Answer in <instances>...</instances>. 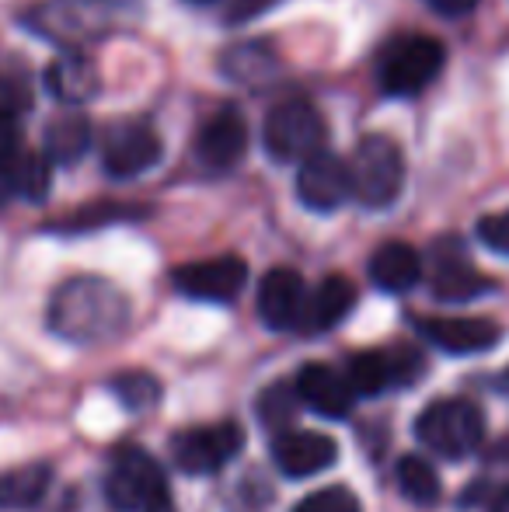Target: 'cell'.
Returning <instances> with one entry per match:
<instances>
[{
  "mask_svg": "<svg viewBox=\"0 0 509 512\" xmlns=\"http://www.w3.org/2000/svg\"><path fill=\"white\" fill-rule=\"evenodd\" d=\"M49 331L74 345H105L129 328V300L102 276H74L49 297Z\"/></svg>",
  "mask_w": 509,
  "mask_h": 512,
  "instance_id": "cell-1",
  "label": "cell"
},
{
  "mask_svg": "<svg viewBox=\"0 0 509 512\" xmlns=\"http://www.w3.org/2000/svg\"><path fill=\"white\" fill-rule=\"evenodd\" d=\"M136 14L133 0H42L21 14V25L67 53H81L133 25Z\"/></svg>",
  "mask_w": 509,
  "mask_h": 512,
  "instance_id": "cell-2",
  "label": "cell"
},
{
  "mask_svg": "<svg viewBox=\"0 0 509 512\" xmlns=\"http://www.w3.org/2000/svg\"><path fill=\"white\" fill-rule=\"evenodd\" d=\"M447 49L440 39L422 32H405L391 39L377 56V84L394 98H415L440 77Z\"/></svg>",
  "mask_w": 509,
  "mask_h": 512,
  "instance_id": "cell-3",
  "label": "cell"
},
{
  "mask_svg": "<svg viewBox=\"0 0 509 512\" xmlns=\"http://www.w3.org/2000/svg\"><path fill=\"white\" fill-rule=\"evenodd\" d=\"M415 436L429 453H440L447 460H464L475 453L485 439V415L475 401L443 398L433 401L415 418Z\"/></svg>",
  "mask_w": 509,
  "mask_h": 512,
  "instance_id": "cell-4",
  "label": "cell"
},
{
  "mask_svg": "<svg viewBox=\"0 0 509 512\" xmlns=\"http://www.w3.org/2000/svg\"><path fill=\"white\" fill-rule=\"evenodd\" d=\"M349 168V192L370 209H384L401 196L405 185V154L401 147L384 133H370L367 140L356 147Z\"/></svg>",
  "mask_w": 509,
  "mask_h": 512,
  "instance_id": "cell-5",
  "label": "cell"
},
{
  "mask_svg": "<svg viewBox=\"0 0 509 512\" xmlns=\"http://www.w3.org/2000/svg\"><path fill=\"white\" fill-rule=\"evenodd\" d=\"M265 150L276 157L279 164L307 161L311 154L325 150V122H321L318 108L307 98H283L279 105L269 108L262 129Z\"/></svg>",
  "mask_w": 509,
  "mask_h": 512,
  "instance_id": "cell-6",
  "label": "cell"
},
{
  "mask_svg": "<svg viewBox=\"0 0 509 512\" xmlns=\"http://www.w3.org/2000/svg\"><path fill=\"white\" fill-rule=\"evenodd\" d=\"M168 481H164L157 460L143 450L126 446L112 460V471L105 478V499L116 512H147L161 499H168Z\"/></svg>",
  "mask_w": 509,
  "mask_h": 512,
  "instance_id": "cell-7",
  "label": "cell"
},
{
  "mask_svg": "<svg viewBox=\"0 0 509 512\" xmlns=\"http://www.w3.org/2000/svg\"><path fill=\"white\" fill-rule=\"evenodd\" d=\"M245 446V429L238 422H217L185 429L171 439V457L185 474H217Z\"/></svg>",
  "mask_w": 509,
  "mask_h": 512,
  "instance_id": "cell-8",
  "label": "cell"
},
{
  "mask_svg": "<svg viewBox=\"0 0 509 512\" xmlns=\"http://www.w3.org/2000/svg\"><path fill=\"white\" fill-rule=\"evenodd\" d=\"M356 394H381L387 387H408L422 377V352L412 345L356 352L346 370Z\"/></svg>",
  "mask_w": 509,
  "mask_h": 512,
  "instance_id": "cell-9",
  "label": "cell"
},
{
  "mask_svg": "<svg viewBox=\"0 0 509 512\" xmlns=\"http://www.w3.org/2000/svg\"><path fill=\"white\" fill-rule=\"evenodd\" d=\"M161 154H164L161 136L143 119H123L116 126H109L102 143V164L112 178L143 175V171H150L161 161Z\"/></svg>",
  "mask_w": 509,
  "mask_h": 512,
  "instance_id": "cell-10",
  "label": "cell"
},
{
  "mask_svg": "<svg viewBox=\"0 0 509 512\" xmlns=\"http://www.w3.org/2000/svg\"><path fill=\"white\" fill-rule=\"evenodd\" d=\"M248 283V265L238 255L206 258V262H189L175 269V290L189 300H206V304H231Z\"/></svg>",
  "mask_w": 509,
  "mask_h": 512,
  "instance_id": "cell-11",
  "label": "cell"
},
{
  "mask_svg": "<svg viewBox=\"0 0 509 512\" xmlns=\"http://www.w3.org/2000/svg\"><path fill=\"white\" fill-rule=\"evenodd\" d=\"M196 161L210 171H231L248 150V122L234 105H224L199 126L196 133Z\"/></svg>",
  "mask_w": 509,
  "mask_h": 512,
  "instance_id": "cell-12",
  "label": "cell"
},
{
  "mask_svg": "<svg viewBox=\"0 0 509 512\" xmlns=\"http://www.w3.org/2000/svg\"><path fill=\"white\" fill-rule=\"evenodd\" d=\"M297 196L300 203L314 213H332L346 203L349 192V168L342 157H335L332 150H318L307 161H300L297 171Z\"/></svg>",
  "mask_w": 509,
  "mask_h": 512,
  "instance_id": "cell-13",
  "label": "cell"
},
{
  "mask_svg": "<svg viewBox=\"0 0 509 512\" xmlns=\"http://www.w3.org/2000/svg\"><path fill=\"white\" fill-rule=\"evenodd\" d=\"M272 460L290 478H311V474L325 471V467H332L339 460V446L325 432L290 429L272 439Z\"/></svg>",
  "mask_w": 509,
  "mask_h": 512,
  "instance_id": "cell-14",
  "label": "cell"
},
{
  "mask_svg": "<svg viewBox=\"0 0 509 512\" xmlns=\"http://www.w3.org/2000/svg\"><path fill=\"white\" fill-rule=\"evenodd\" d=\"M293 394H297L307 408L325 418H346L356 401V391L346 373L332 370V366H325V363H307L304 370L297 373V380H293Z\"/></svg>",
  "mask_w": 509,
  "mask_h": 512,
  "instance_id": "cell-15",
  "label": "cell"
},
{
  "mask_svg": "<svg viewBox=\"0 0 509 512\" xmlns=\"http://www.w3.org/2000/svg\"><path fill=\"white\" fill-rule=\"evenodd\" d=\"M419 331L443 352L454 356H471V352H485L503 338V328L485 317H422Z\"/></svg>",
  "mask_w": 509,
  "mask_h": 512,
  "instance_id": "cell-16",
  "label": "cell"
},
{
  "mask_svg": "<svg viewBox=\"0 0 509 512\" xmlns=\"http://www.w3.org/2000/svg\"><path fill=\"white\" fill-rule=\"evenodd\" d=\"M307 304V286L300 272L293 269H272L258 286V317L269 324L272 331L300 328Z\"/></svg>",
  "mask_w": 509,
  "mask_h": 512,
  "instance_id": "cell-17",
  "label": "cell"
},
{
  "mask_svg": "<svg viewBox=\"0 0 509 512\" xmlns=\"http://www.w3.org/2000/svg\"><path fill=\"white\" fill-rule=\"evenodd\" d=\"M489 279L468 262L461 241H450L436 251L433 258V293L447 304H464V300H475L489 290Z\"/></svg>",
  "mask_w": 509,
  "mask_h": 512,
  "instance_id": "cell-18",
  "label": "cell"
},
{
  "mask_svg": "<svg viewBox=\"0 0 509 512\" xmlns=\"http://www.w3.org/2000/svg\"><path fill=\"white\" fill-rule=\"evenodd\" d=\"M46 91L67 108H81L102 91L98 67L84 53H63L46 67Z\"/></svg>",
  "mask_w": 509,
  "mask_h": 512,
  "instance_id": "cell-19",
  "label": "cell"
},
{
  "mask_svg": "<svg viewBox=\"0 0 509 512\" xmlns=\"http://www.w3.org/2000/svg\"><path fill=\"white\" fill-rule=\"evenodd\" d=\"M356 304V286L346 276H328L318 283V290L307 293L304 317L300 328L304 331H332L339 321H346V314Z\"/></svg>",
  "mask_w": 509,
  "mask_h": 512,
  "instance_id": "cell-20",
  "label": "cell"
},
{
  "mask_svg": "<svg viewBox=\"0 0 509 512\" xmlns=\"http://www.w3.org/2000/svg\"><path fill=\"white\" fill-rule=\"evenodd\" d=\"M370 279L387 293H405L422 279V255L405 241H387L370 255Z\"/></svg>",
  "mask_w": 509,
  "mask_h": 512,
  "instance_id": "cell-21",
  "label": "cell"
},
{
  "mask_svg": "<svg viewBox=\"0 0 509 512\" xmlns=\"http://www.w3.org/2000/svg\"><path fill=\"white\" fill-rule=\"evenodd\" d=\"M91 119L77 108H67L46 126V161L49 164H77L91 150Z\"/></svg>",
  "mask_w": 509,
  "mask_h": 512,
  "instance_id": "cell-22",
  "label": "cell"
},
{
  "mask_svg": "<svg viewBox=\"0 0 509 512\" xmlns=\"http://www.w3.org/2000/svg\"><path fill=\"white\" fill-rule=\"evenodd\" d=\"M49 485H53V467L49 464H25L4 471L0 474V509L21 512L39 506L46 499Z\"/></svg>",
  "mask_w": 509,
  "mask_h": 512,
  "instance_id": "cell-23",
  "label": "cell"
},
{
  "mask_svg": "<svg viewBox=\"0 0 509 512\" xmlns=\"http://www.w3.org/2000/svg\"><path fill=\"white\" fill-rule=\"evenodd\" d=\"M398 488L408 502H419V506H429V502L440 499V478L429 467V460L422 457H401L398 460Z\"/></svg>",
  "mask_w": 509,
  "mask_h": 512,
  "instance_id": "cell-24",
  "label": "cell"
},
{
  "mask_svg": "<svg viewBox=\"0 0 509 512\" xmlns=\"http://www.w3.org/2000/svg\"><path fill=\"white\" fill-rule=\"evenodd\" d=\"M4 185L11 192H18V196L32 199V203H39V199H46L49 192V161L46 154H21V161L11 168V175L4 178Z\"/></svg>",
  "mask_w": 509,
  "mask_h": 512,
  "instance_id": "cell-25",
  "label": "cell"
},
{
  "mask_svg": "<svg viewBox=\"0 0 509 512\" xmlns=\"http://www.w3.org/2000/svg\"><path fill=\"white\" fill-rule=\"evenodd\" d=\"M276 67L272 53L265 46H238L227 53L224 60V70L231 74V81H241V84H258L265 81V74Z\"/></svg>",
  "mask_w": 509,
  "mask_h": 512,
  "instance_id": "cell-26",
  "label": "cell"
},
{
  "mask_svg": "<svg viewBox=\"0 0 509 512\" xmlns=\"http://www.w3.org/2000/svg\"><path fill=\"white\" fill-rule=\"evenodd\" d=\"M112 391L119 394V401H123L126 408L143 411V408L154 405L161 387H157V380L147 377V373H123V377L112 380Z\"/></svg>",
  "mask_w": 509,
  "mask_h": 512,
  "instance_id": "cell-27",
  "label": "cell"
},
{
  "mask_svg": "<svg viewBox=\"0 0 509 512\" xmlns=\"http://www.w3.org/2000/svg\"><path fill=\"white\" fill-rule=\"evenodd\" d=\"M293 512H363V509H360V499H356L349 488L332 485V488H321V492L307 495V499H300Z\"/></svg>",
  "mask_w": 509,
  "mask_h": 512,
  "instance_id": "cell-28",
  "label": "cell"
},
{
  "mask_svg": "<svg viewBox=\"0 0 509 512\" xmlns=\"http://www.w3.org/2000/svg\"><path fill=\"white\" fill-rule=\"evenodd\" d=\"M28 108H32V91H28V84L14 74H0V119L18 122Z\"/></svg>",
  "mask_w": 509,
  "mask_h": 512,
  "instance_id": "cell-29",
  "label": "cell"
},
{
  "mask_svg": "<svg viewBox=\"0 0 509 512\" xmlns=\"http://www.w3.org/2000/svg\"><path fill=\"white\" fill-rule=\"evenodd\" d=\"M143 209L140 206H116V203H109V206H91V209H84V213H74L70 216L63 227H70V230H88V227H95V223H105V220H133V216H140Z\"/></svg>",
  "mask_w": 509,
  "mask_h": 512,
  "instance_id": "cell-30",
  "label": "cell"
},
{
  "mask_svg": "<svg viewBox=\"0 0 509 512\" xmlns=\"http://www.w3.org/2000/svg\"><path fill=\"white\" fill-rule=\"evenodd\" d=\"M258 415H265V422L279 432H290V418H293V401L286 394V387H272L269 394L258 405Z\"/></svg>",
  "mask_w": 509,
  "mask_h": 512,
  "instance_id": "cell-31",
  "label": "cell"
},
{
  "mask_svg": "<svg viewBox=\"0 0 509 512\" xmlns=\"http://www.w3.org/2000/svg\"><path fill=\"white\" fill-rule=\"evenodd\" d=\"M478 237H482V244L489 251H496V255H509V209L485 216V220L478 223Z\"/></svg>",
  "mask_w": 509,
  "mask_h": 512,
  "instance_id": "cell-32",
  "label": "cell"
},
{
  "mask_svg": "<svg viewBox=\"0 0 509 512\" xmlns=\"http://www.w3.org/2000/svg\"><path fill=\"white\" fill-rule=\"evenodd\" d=\"M25 147H21V133L14 119H0V182L11 175V168L21 161Z\"/></svg>",
  "mask_w": 509,
  "mask_h": 512,
  "instance_id": "cell-33",
  "label": "cell"
},
{
  "mask_svg": "<svg viewBox=\"0 0 509 512\" xmlns=\"http://www.w3.org/2000/svg\"><path fill=\"white\" fill-rule=\"evenodd\" d=\"M440 14H450V18H461V14H471L478 7V0H429Z\"/></svg>",
  "mask_w": 509,
  "mask_h": 512,
  "instance_id": "cell-34",
  "label": "cell"
},
{
  "mask_svg": "<svg viewBox=\"0 0 509 512\" xmlns=\"http://www.w3.org/2000/svg\"><path fill=\"white\" fill-rule=\"evenodd\" d=\"M492 512H509V488H503V492L492 499Z\"/></svg>",
  "mask_w": 509,
  "mask_h": 512,
  "instance_id": "cell-35",
  "label": "cell"
},
{
  "mask_svg": "<svg viewBox=\"0 0 509 512\" xmlns=\"http://www.w3.org/2000/svg\"><path fill=\"white\" fill-rule=\"evenodd\" d=\"M147 512H175V506H171V495H168V499L157 502V506H150Z\"/></svg>",
  "mask_w": 509,
  "mask_h": 512,
  "instance_id": "cell-36",
  "label": "cell"
},
{
  "mask_svg": "<svg viewBox=\"0 0 509 512\" xmlns=\"http://www.w3.org/2000/svg\"><path fill=\"white\" fill-rule=\"evenodd\" d=\"M196 4H206V0H196Z\"/></svg>",
  "mask_w": 509,
  "mask_h": 512,
  "instance_id": "cell-37",
  "label": "cell"
},
{
  "mask_svg": "<svg viewBox=\"0 0 509 512\" xmlns=\"http://www.w3.org/2000/svg\"><path fill=\"white\" fill-rule=\"evenodd\" d=\"M506 384H509V373H506Z\"/></svg>",
  "mask_w": 509,
  "mask_h": 512,
  "instance_id": "cell-38",
  "label": "cell"
}]
</instances>
